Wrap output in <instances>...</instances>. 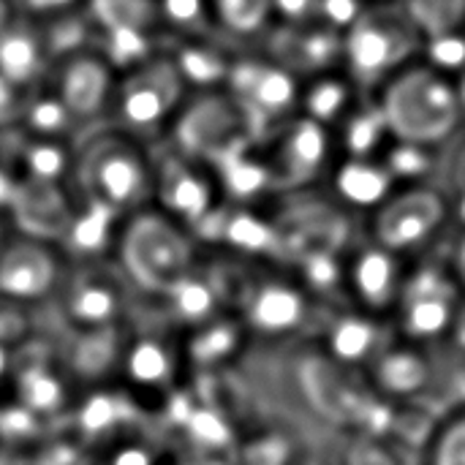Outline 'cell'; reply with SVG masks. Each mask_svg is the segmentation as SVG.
Here are the masks:
<instances>
[{"label": "cell", "mask_w": 465, "mask_h": 465, "mask_svg": "<svg viewBox=\"0 0 465 465\" xmlns=\"http://www.w3.org/2000/svg\"><path fill=\"white\" fill-rule=\"evenodd\" d=\"M25 117H27L30 131H33L35 136H44V139L57 136V134L65 128V123L71 120L68 109L63 106V101H60L54 93H52V95H41V98H35V101L27 106Z\"/></svg>", "instance_id": "obj_28"}, {"label": "cell", "mask_w": 465, "mask_h": 465, "mask_svg": "<svg viewBox=\"0 0 465 465\" xmlns=\"http://www.w3.org/2000/svg\"><path fill=\"white\" fill-rule=\"evenodd\" d=\"M218 180L191 155L174 153L153 166V193L174 223H210L218 213Z\"/></svg>", "instance_id": "obj_7"}, {"label": "cell", "mask_w": 465, "mask_h": 465, "mask_svg": "<svg viewBox=\"0 0 465 465\" xmlns=\"http://www.w3.org/2000/svg\"><path fill=\"white\" fill-rule=\"evenodd\" d=\"M14 373V365H11V357H8V349L0 343V384Z\"/></svg>", "instance_id": "obj_36"}, {"label": "cell", "mask_w": 465, "mask_h": 465, "mask_svg": "<svg viewBox=\"0 0 465 465\" xmlns=\"http://www.w3.org/2000/svg\"><path fill=\"white\" fill-rule=\"evenodd\" d=\"M444 215H447V202L436 191L411 188L406 193L390 196L379 207L376 242L392 253L422 248L444 223Z\"/></svg>", "instance_id": "obj_10"}, {"label": "cell", "mask_w": 465, "mask_h": 465, "mask_svg": "<svg viewBox=\"0 0 465 465\" xmlns=\"http://www.w3.org/2000/svg\"><path fill=\"white\" fill-rule=\"evenodd\" d=\"M112 93H114V74L104 57L71 54L63 63L54 95L63 101L71 117L101 114V109L109 106Z\"/></svg>", "instance_id": "obj_14"}, {"label": "cell", "mask_w": 465, "mask_h": 465, "mask_svg": "<svg viewBox=\"0 0 465 465\" xmlns=\"http://www.w3.org/2000/svg\"><path fill=\"white\" fill-rule=\"evenodd\" d=\"M278 63L289 71L305 68V71H322L327 74L335 60L343 57V38L338 30H332L324 22H289V27L281 33L278 41Z\"/></svg>", "instance_id": "obj_15"}, {"label": "cell", "mask_w": 465, "mask_h": 465, "mask_svg": "<svg viewBox=\"0 0 465 465\" xmlns=\"http://www.w3.org/2000/svg\"><path fill=\"white\" fill-rule=\"evenodd\" d=\"M158 14L163 25L188 30L199 27L210 16V0H158Z\"/></svg>", "instance_id": "obj_29"}, {"label": "cell", "mask_w": 465, "mask_h": 465, "mask_svg": "<svg viewBox=\"0 0 465 465\" xmlns=\"http://www.w3.org/2000/svg\"><path fill=\"white\" fill-rule=\"evenodd\" d=\"M376 322L373 316H346L330 332V351L335 360L360 362L376 349Z\"/></svg>", "instance_id": "obj_22"}, {"label": "cell", "mask_w": 465, "mask_h": 465, "mask_svg": "<svg viewBox=\"0 0 465 465\" xmlns=\"http://www.w3.org/2000/svg\"><path fill=\"white\" fill-rule=\"evenodd\" d=\"M390 131L401 139L425 144L452 131L460 117L458 87H452L441 71L425 65L414 71H398L379 104Z\"/></svg>", "instance_id": "obj_1"}, {"label": "cell", "mask_w": 465, "mask_h": 465, "mask_svg": "<svg viewBox=\"0 0 465 465\" xmlns=\"http://www.w3.org/2000/svg\"><path fill=\"white\" fill-rule=\"evenodd\" d=\"M354 95V82L351 79H338L332 74H322L308 90H302L300 104L308 112V120L327 125L338 117L349 114V101Z\"/></svg>", "instance_id": "obj_20"}, {"label": "cell", "mask_w": 465, "mask_h": 465, "mask_svg": "<svg viewBox=\"0 0 465 465\" xmlns=\"http://www.w3.org/2000/svg\"><path fill=\"white\" fill-rule=\"evenodd\" d=\"M76 180L87 202L123 215L153 193V163L131 136L106 134L93 139L79 155Z\"/></svg>", "instance_id": "obj_2"}, {"label": "cell", "mask_w": 465, "mask_h": 465, "mask_svg": "<svg viewBox=\"0 0 465 465\" xmlns=\"http://www.w3.org/2000/svg\"><path fill=\"white\" fill-rule=\"evenodd\" d=\"M74 3L76 0H25V5L35 8V11H60V8H68Z\"/></svg>", "instance_id": "obj_34"}, {"label": "cell", "mask_w": 465, "mask_h": 465, "mask_svg": "<svg viewBox=\"0 0 465 465\" xmlns=\"http://www.w3.org/2000/svg\"><path fill=\"white\" fill-rule=\"evenodd\" d=\"M332 139L324 131V125L302 117L297 125H286L281 134H275L272 150L264 161V169L270 174V183L278 180L283 185H302L313 180L330 161Z\"/></svg>", "instance_id": "obj_11"}, {"label": "cell", "mask_w": 465, "mask_h": 465, "mask_svg": "<svg viewBox=\"0 0 465 465\" xmlns=\"http://www.w3.org/2000/svg\"><path fill=\"white\" fill-rule=\"evenodd\" d=\"M221 232H223L226 245L240 248L245 253H259L264 248H275V240H278L272 223H267L264 218H256L251 213H229V215H223Z\"/></svg>", "instance_id": "obj_23"}, {"label": "cell", "mask_w": 465, "mask_h": 465, "mask_svg": "<svg viewBox=\"0 0 465 465\" xmlns=\"http://www.w3.org/2000/svg\"><path fill=\"white\" fill-rule=\"evenodd\" d=\"M14 196H16V188L11 177L0 169V204H14Z\"/></svg>", "instance_id": "obj_35"}, {"label": "cell", "mask_w": 465, "mask_h": 465, "mask_svg": "<svg viewBox=\"0 0 465 465\" xmlns=\"http://www.w3.org/2000/svg\"><path fill=\"white\" fill-rule=\"evenodd\" d=\"M180 131L183 150H188L191 158H210L218 166L242 153L245 139L253 134V123L232 95H207L196 106L183 109Z\"/></svg>", "instance_id": "obj_6"}, {"label": "cell", "mask_w": 465, "mask_h": 465, "mask_svg": "<svg viewBox=\"0 0 465 465\" xmlns=\"http://www.w3.org/2000/svg\"><path fill=\"white\" fill-rule=\"evenodd\" d=\"M305 316V297L297 286L283 281H267L245 292L248 327L264 335L292 332Z\"/></svg>", "instance_id": "obj_16"}, {"label": "cell", "mask_w": 465, "mask_h": 465, "mask_svg": "<svg viewBox=\"0 0 465 465\" xmlns=\"http://www.w3.org/2000/svg\"><path fill=\"white\" fill-rule=\"evenodd\" d=\"M401 330L411 341H433L450 335L455 327L458 311V283L444 267H428L406 278L401 302H398Z\"/></svg>", "instance_id": "obj_8"}, {"label": "cell", "mask_w": 465, "mask_h": 465, "mask_svg": "<svg viewBox=\"0 0 465 465\" xmlns=\"http://www.w3.org/2000/svg\"><path fill=\"white\" fill-rule=\"evenodd\" d=\"M390 185L392 174L371 158H346L335 169V191L346 204L381 207L390 199Z\"/></svg>", "instance_id": "obj_18"}, {"label": "cell", "mask_w": 465, "mask_h": 465, "mask_svg": "<svg viewBox=\"0 0 465 465\" xmlns=\"http://www.w3.org/2000/svg\"><path fill=\"white\" fill-rule=\"evenodd\" d=\"M125 270L150 292H172L191 272V245L166 215H136L120 234Z\"/></svg>", "instance_id": "obj_3"}, {"label": "cell", "mask_w": 465, "mask_h": 465, "mask_svg": "<svg viewBox=\"0 0 465 465\" xmlns=\"http://www.w3.org/2000/svg\"><path fill=\"white\" fill-rule=\"evenodd\" d=\"M417 44L414 22L392 14H362L343 38V57L354 84L373 87L406 63Z\"/></svg>", "instance_id": "obj_5"}, {"label": "cell", "mask_w": 465, "mask_h": 465, "mask_svg": "<svg viewBox=\"0 0 465 465\" xmlns=\"http://www.w3.org/2000/svg\"><path fill=\"white\" fill-rule=\"evenodd\" d=\"M161 19L153 0H93V22L104 30H139L147 33L153 19Z\"/></svg>", "instance_id": "obj_21"}, {"label": "cell", "mask_w": 465, "mask_h": 465, "mask_svg": "<svg viewBox=\"0 0 465 465\" xmlns=\"http://www.w3.org/2000/svg\"><path fill=\"white\" fill-rule=\"evenodd\" d=\"M379 379H381V387L392 390V392H401V395H409L414 390H420L428 379V371H425V362L417 357V354H409V351H381L379 354Z\"/></svg>", "instance_id": "obj_25"}, {"label": "cell", "mask_w": 465, "mask_h": 465, "mask_svg": "<svg viewBox=\"0 0 465 465\" xmlns=\"http://www.w3.org/2000/svg\"><path fill=\"white\" fill-rule=\"evenodd\" d=\"M210 8L229 30L240 33L264 27L267 16L272 14L270 0H210Z\"/></svg>", "instance_id": "obj_27"}, {"label": "cell", "mask_w": 465, "mask_h": 465, "mask_svg": "<svg viewBox=\"0 0 465 465\" xmlns=\"http://www.w3.org/2000/svg\"><path fill=\"white\" fill-rule=\"evenodd\" d=\"M185 82L172 60H144L114 84L109 109L117 117L120 134L150 136L183 104Z\"/></svg>", "instance_id": "obj_4"}, {"label": "cell", "mask_w": 465, "mask_h": 465, "mask_svg": "<svg viewBox=\"0 0 465 465\" xmlns=\"http://www.w3.org/2000/svg\"><path fill=\"white\" fill-rule=\"evenodd\" d=\"M57 283L54 253L38 240H14L0 248V300L35 302Z\"/></svg>", "instance_id": "obj_13"}, {"label": "cell", "mask_w": 465, "mask_h": 465, "mask_svg": "<svg viewBox=\"0 0 465 465\" xmlns=\"http://www.w3.org/2000/svg\"><path fill=\"white\" fill-rule=\"evenodd\" d=\"M172 63L177 65L185 84H199V87H213L215 82L229 79L232 71V65H226L213 49L202 44H191L180 49L177 57H172Z\"/></svg>", "instance_id": "obj_24"}, {"label": "cell", "mask_w": 465, "mask_h": 465, "mask_svg": "<svg viewBox=\"0 0 465 465\" xmlns=\"http://www.w3.org/2000/svg\"><path fill=\"white\" fill-rule=\"evenodd\" d=\"M229 95L245 109L253 123L259 125L286 120L292 109L300 106L302 90L297 87L294 71L281 63H240L229 71Z\"/></svg>", "instance_id": "obj_9"}, {"label": "cell", "mask_w": 465, "mask_h": 465, "mask_svg": "<svg viewBox=\"0 0 465 465\" xmlns=\"http://www.w3.org/2000/svg\"><path fill=\"white\" fill-rule=\"evenodd\" d=\"M120 305H123L120 286L98 272L82 275L68 289V300H65V311H68L71 322H76L87 332L104 330L117 316Z\"/></svg>", "instance_id": "obj_17"}, {"label": "cell", "mask_w": 465, "mask_h": 465, "mask_svg": "<svg viewBox=\"0 0 465 465\" xmlns=\"http://www.w3.org/2000/svg\"><path fill=\"white\" fill-rule=\"evenodd\" d=\"M112 465H153V455L142 447V450H136V447H128V450H120L117 452V458H114V463Z\"/></svg>", "instance_id": "obj_32"}, {"label": "cell", "mask_w": 465, "mask_h": 465, "mask_svg": "<svg viewBox=\"0 0 465 465\" xmlns=\"http://www.w3.org/2000/svg\"><path fill=\"white\" fill-rule=\"evenodd\" d=\"M169 371L166 351L155 343H142L139 349L131 351V373H136V381H158L161 373Z\"/></svg>", "instance_id": "obj_30"}, {"label": "cell", "mask_w": 465, "mask_h": 465, "mask_svg": "<svg viewBox=\"0 0 465 465\" xmlns=\"http://www.w3.org/2000/svg\"><path fill=\"white\" fill-rule=\"evenodd\" d=\"M425 465H465V403L430 439Z\"/></svg>", "instance_id": "obj_26"}, {"label": "cell", "mask_w": 465, "mask_h": 465, "mask_svg": "<svg viewBox=\"0 0 465 465\" xmlns=\"http://www.w3.org/2000/svg\"><path fill=\"white\" fill-rule=\"evenodd\" d=\"M272 11H281L289 22H308L316 16V0H270Z\"/></svg>", "instance_id": "obj_31"}, {"label": "cell", "mask_w": 465, "mask_h": 465, "mask_svg": "<svg viewBox=\"0 0 465 465\" xmlns=\"http://www.w3.org/2000/svg\"><path fill=\"white\" fill-rule=\"evenodd\" d=\"M450 275L455 278V283H458V286H463V289H465V234L460 237V240H458V245H455Z\"/></svg>", "instance_id": "obj_33"}, {"label": "cell", "mask_w": 465, "mask_h": 465, "mask_svg": "<svg viewBox=\"0 0 465 465\" xmlns=\"http://www.w3.org/2000/svg\"><path fill=\"white\" fill-rule=\"evenodd\" d=\"M458 98H460V109L465 106V71H463V79H460V84H458Z\"/></svg>", "instance_id": "obj_37"}, {"label": "cell", "mask_w": 465, "mask_h": 465, "mask_svg": "<svg viewBox=\"0 0 465 465\" xmlns=\"http://www.w3.org/2000/svg\"><path fill=\"white\" fill-rule=\"evenodd\" d=\"M346 278L365 316H379V313H392L398 308L409 275L398 262V253L373 242V245H362L354 253Z\"/></svg>", "instance_id": "obj_12"}, {"label": "cell", "mask_w": 465, "mask_h": 465, "mask_svg": "<svg viewBox=\"0 0 465 465\" xmlns=\"http://www.w3.org/2000/svg\"><path fill=\"white\" fill-rule=\"evenodd\" d=\"M44 41L35 30L25 27H3L0 30V74L8 82H27L38 74L44 57Z\"/></svg>", "instance_id": "obj_19"}]
</instances>
